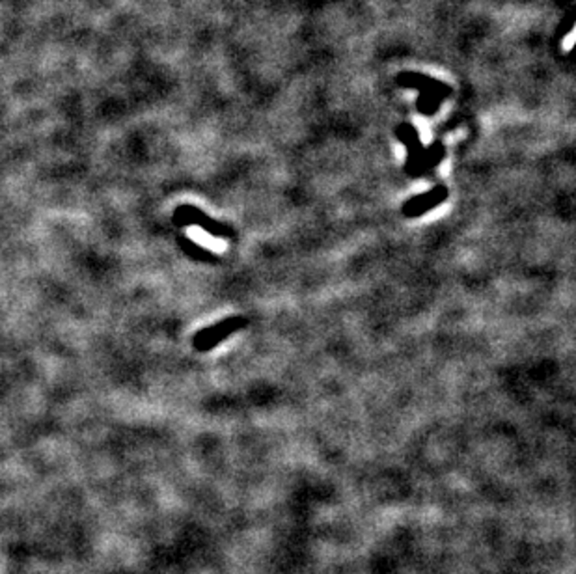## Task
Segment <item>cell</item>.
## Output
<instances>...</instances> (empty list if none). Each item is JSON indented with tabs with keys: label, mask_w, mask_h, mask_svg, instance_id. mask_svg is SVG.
I'll return each mask as SVG.
<instances>
[{
	"label": "cell",
	"mask_w": 576,
	"mask_h": 574,
	"mask_svg": "<svg viewBox=\"0 0 576 574\" xmlns=\"http://www.w3.org/2000/svg\"><path fill=\"white\" fill-rule=\"evenodd\" d=\"M247 326V319L242 316H232L224 321H220L213 326H208L200 330L192 340L196 350H211L215 345L223 343L226 338H230L239 328Z\"/></svg>",
	"instance_id": "1"
},
{
	"label": "cell",
	"mask_w": 576,
	"mask_h": 574,
	"mask_svg": "<svg viewBox=\"0 0 576 574\" xmlns=\"http://www.w3.org/2000/svg\"><path fill=\"white\" fill-rule=\"evenodd\" d=\"M174 220H175V224H180V226H191V224L200 226L202 230H206L208 233H211L215 237H232L233 235V232L228 226L216 223V220H213L211 216H208L206 213H202L194 206L177 207L174 213Z\"/></svg>",
	"instance_id": "2"
},
{
	"label": "cell",
	"mask_w": 576,
	"mask_h": 574,
	"mask_svg": "<svg viewBox=\"0 0 576 574\" xmlns=\"http://www.w3.org/2000/svg\"><path fill=\"white\" fill-rule=\"evenodd\" d=\"M448 198V189L446 187H435L429 192L424 194H418L403 206V215L412 218V216H422L426 213H429L431 209L438 207L440 204H445Z\"/></svg>",
	"instance_id": "3"
},
{
	"label": "cell",
	"mask_w": 576,
	"mask_h": 574,
	"mask_svg": "<svg viewBox=\"0 0 576 574\" xmlns=\"http://www.w3.org/2000/svg\"><path fill=\"white\" fill-rule=\"evenodd\" d=\"M182 247H183V250H185L187 254H192L196 259H213V257H215V256H213V254H209L206 249L194 245L192 241H185V239H182Z\"/></svg>",
	"instance_id": "4"
}]
</instances>
